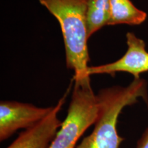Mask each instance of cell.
<instances>
[{
	"label": "cell",
	"instance_id": "obj_1",
	"mask_svg": "<svg viewBox=\"0 0 148 148\" xmlns=\"http://www.w3.org/2000/svg\"><path fill=\"white\" fill-rule=\"evenodd\" d=\"M60 24L66 64L73 71L75 85L90 84L86 13L90 0H38Z\"/></svg>",
	"mask_w": 148,
	"mask_h": 148
},
{
	"label": "cell",
	"instance_id": "obj_2",
	"mask_svg": "<svg viewBox=\"0 0 148 148\" xmlns=\"http://www.w3.org/2000/svg\"><path fill=\"white\" fill-rule=\"evenodd\" d=\"M99 113L91 133L76 148H119L124 138L116 128L118 119L125 107L142 98L147 103V85L144 79L134 78L128 86L103 88L97 94Z\"/></svg>",
	"mask_w": 148,
	"mask_h": 148
},
{
	"label": "cell",
	"instance_id": "obj_3",
	"mask_svg": "<svg viewBox=\"0 0 148 148\" xmlns=\"http://www.w3.org/2000/svg\"><path fill=\"white\" fill-rule=\"evenodd\" d=\"M98 113L99 103L91 84H74L67 114L48 148H76L79 138L95 124Z\"/></svg>",
	"mask_w": 148,
	"mask_h": 148
},
{
	"label": "cell",
	"instance_id": "obj_4",
	"mask_svg": "<svg viewBox=\"0 0 148 148\" xmlns=\"http://www.w3.org/2000/svg\"><path fill=\"white\" fill-rule=\"evenodd\" d=\"M53 106L41 108L16 101L0 103V141L3 142L20 129H29L44 119Z\"/></svg>",
	"mask_w": 148,
	"mask_h": 148
},
{
	"label": "cell",
	"instance_id": "obj_5",
	"mask_svg": "<svg viewBox=\"0 0 148 148\" xmlns=\"http://www.w3.org/2000/svg\"><path fill=\"white\" fill-rule=\"evenodd\" d=\"M127 49L119 60L110 63L97 66H89L88 75L108 74L113 75L117 72L130 73L134 78H139L140 75L148 71V51L145 42L134 33L126 34Z\"/></svg>",
	"mask_w": 148,
	"mask_h": 148
},
{
	"label": "cell",
	"instance_id": "obj_6",
	"mask_svg": "<svg viewBox=\"0 0 148 148\" xmlns=\"http://www.w3.org/2000/svg\"><path fill=\"white\" fill-rule=\"evenodd\" d=\"M67 92L53 106L51 112L41 121L20 133L15 140L6 148H48L62 121L58 114L66 100Z\"/></svg>",
	"mask_w": 148,
	"mask_h": 148
},
{
	"label": "cell",
	"instance_id": "obj_7",
	"mask_svg": "<svg viewBox=\"0 0 148 148\" xmlns=\"http://www.w3.org/2000/svg\"><path fill=\"white\" fill-rule=\"evenodd\" d=\"M147 13L136 8L131 0H110V18L107 25H138L147 18Z\"/></svg>",
	"mask_w": 148,
	"mask_h": 148
},
{
	"label": "cell",
	"instance_id": "obj_8",
	"mask_svg": "<svg viewBox=\"0 0 148 148\" xmlns=\"http://www.w3.org/2000/svg\"><path fill=\"white\" fill-rule=\"evenodd\" d=\"M110 10V0H90L86 13L88 38L108 25Z\"/></svg>",
	"mask_w": 148,
	"mask_h": 148
},
{
	"label": "cell",
	"instance_id": "obj_9",
	"mask_svg": "<svg viewBox=\"0 0 148 148\" xmlns=\"http://www.w3.org/2000/svg\"><path fill=\"white\" fill-rule=\"evenodd\" d=\"M136 148H148V127L137 141Z\"/></svg>",
	"mask_w": 148,
	"mask_h": 148
}]
</instances>
